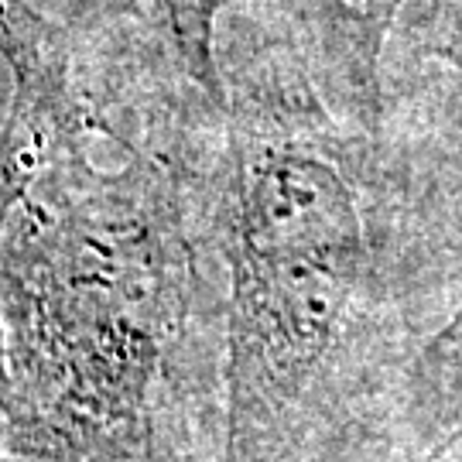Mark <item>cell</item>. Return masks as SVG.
<instances>
[{
  "label": "cell",
  "instance_id": "cell-1",
  "mask_svg": "<svg viewBox=\"0 0 462 462\" xmlns=\"http://www.w3.org/2000/svg\"><path fill=\"white\" fill-rule=\"evenodd\" d=\"M189 309L179 189L148 158L103 171L72 148L11 219L0 254L4 452L158 462L154 383Z\"/></svg>",
  "mask_w": 462,
  "mask_h": 462
},
{
  "label": "cell",
  "instance_id": "cell-2",
  "mask_svg": "<svg viewBox=\"0 0 462 462\" xmlns=\"http://www.w3.org/2000/svg\"><path fill=\"white\" fill-rule=\"evenodd\" d=\"M216 223L230 267L226 462H278L360 284L366 244L353 148L312 86L226 93Z\"/></svg>",
  "mask_w": 462,
  "mask_h": 462
},
{
  "label": "cell",
  "instance_id": "cell-3",
  "mask_svg": "<svg viewBox=\"0 0 462 462\" xmlns=\"http://www.w3.org/2000/svg\"><path fill=\"white\" fill-rule=\"evenodd\" d=\"M0 51L11 69V103L0 127V254L11 219L34 185L72 148L89 120L72 83L66 34L24 0H0ZM7 431V343L0 315V452Z\"/></svg>",
  "mask_w": 462,
  "mask_h": 462
},
{
  "label": "cell",
  "instance_id": "cell-4",
  "mask_svg": "<svg viewBox=\"0 0 462 462\" xmlns=\"http://www.w3.org/2000/svg\"><path fill=\"white\" fill-rule=\"evenodd\" d=\"M295 17L305 69L343 124L380 131V59L408 0H281Z\"/></svg>",
  "mask_w": 462,
  "mask_h": 462
},
{
  "label": "cell",
  "instance_id": "cell-5",
  "mask_svg": "<svg viewBox=\"0 0 462 462\" xmlns=\"http://www.w3.org/2000/svg\"><path fill=\"white\" fill-rule=\"evenodd\" d=\"M148 24L171 72L216 116L226 110V79L216 62V21L233 0H127Z\"/></svg>",
  "mask_w": 462,
  "mask_h": 462
},
{
  "label": "cell",
  "instance_id": "cell-6",
  "mask_svg": "<svg viewBox=\"0 0 462 462\" xmlns=\"http://www.w3.org/2000/svg\"><path fill=\"white\" fill-rule=\"evenodd\" d=\"M429 55L446 59L462 72V0H442L435 17V34L429 38Z\"/></svg>",
  "mask_w": 462,
  "mask_h": 462
},
{
  "label": "cell",
  "instance_id": "cell-7",
  "mask_svg": "<svg viewBox=\"0 0 462 462\" xmlns=\"http://www.w3.org/2000/svg\"><path fill=\"white\" fill-rule=\"evenodd\" d=\"M0 462H38V459H24V456H11V452H0Z\"/></svg>",
  "mask_w": 462,
  "mask_h": 462
}]
</instances>
